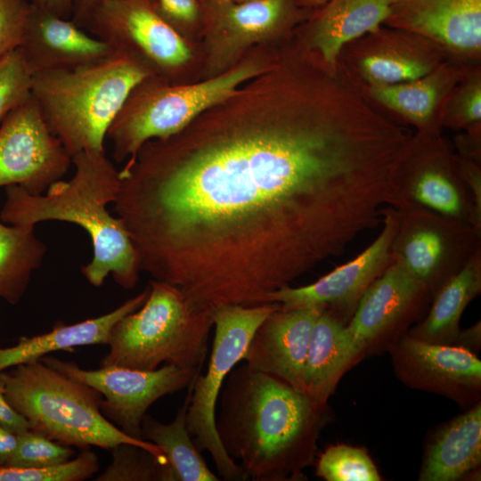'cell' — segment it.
I'll return each instance as SVG.
<instances>
[{
  "mask_svg": "<svg viewBox=\"0 0 481 481\" xmlns=\"http://www.w3.org/2000/svg\"><path fill=\"white\" fill-rule=\"evenodd\" d=\"M269 103L148 141L119 170L140 271L203 311L269 303L391 204L406 137L350 79L288 69Z\"/></svg>",
  "mask_w": 481,
  "mask_h": 481,
  "instance_id": "6da1fadb",
  "label": "cell"
},
{
  "mask_svg": "<svg viewBox=\"0 0 481 481\" xmlns=\"http://www.w3.org/2000/svg\"><path fill=\"white\" fill-rule=\"evenodd\" d=\"M218 399V437L249 479L298 478L312 462L324 405L244 363L228 374Z\"/></svg>",
  "mask_w": 481,
  "mask_h": 481,
  "instance_id": "7a4b0ae2",
  "label": "cell"
},
{
  "mask_svg": "<svg viewBox=\"0 0 481 481\" xmlns=\"http://www.w3.org/2000/svg\"><path fill=\"white\" fill-rule=\"evenodd\" d=\"M71 159L73 176L53 183L42 194L6 186L0 219L14 225L35 226L44 221L79 225L93 245V258L81 268L88 282L101 287L110 274L122 288L133 289L141 272L137 254L122 220L107 208L117 198L119 170L105 151H86Z\"/></svg>",
  "mask_w": 481,
  "mask_h": 481,
  "instance_id": "3957f363",
  "label": "cell"
},
{
  "mask_svg": "<svg viewBox=\"0 0 481 481\" xmlns=\"http://www.w3.org/2000/svg\"><path fill=\"white\" fill-rule=\"evenodd\" d=\"M151 76L141 63L114 52L89 64L34 74L31 96L70 157L105 151L108 130L128 94Z\"/></svg>",
  "mask_w": 481,
  "mask_h": 481,
  "instance_id": "277c9868",
  "label": "cell"
},
{
  "mask_svg": "<svg viewBox=\"0 0 481 481\" xmlns=\"http://www.w3.org/2000/svg\"><path fill=\"white\" fill-rule=\"evenodd\" d=\"M4 395L29 429L62 445L80 450H111L119 444L139 445L167 463L155 444L128 436L102 413V395L40 359L0 372Z\"/></svg>",
  "mask_w": 481,
  "mask_h": 481,
  "instance_id": "5b68a950",
  "label": "cell"
},
{
  "mask_svg": "<svg viewBox=\"0 0 481 481\" xmlns=\"http://www.w3.org/2000/svg\"><path fill=\"white\" fill-rule=\"evenodd\" d=\"M144 303L112 327L100 366L152 371L162 363L201 370L213 314L193 306L175 286L152 280Z\"/></svg>",
  "mask_w": 481,
  "mask_h": 481,
  "instance_id": "8992f818",
  "label": "cell"
},
{
  "mask_svg": "<svg viewBox=\"0 0 481 481\" xmlns=\"http://www.w3.org/2000/svg\"><path fill=\"white\" fill-rule=\"evenodd\" d=\"M261 71L255 64H245L184 86L146 77L132 89L108 130L114 159L130 160L148 141L179 133L206 110L234 96L242 83Z\"/></svg>",
  "mask_w": 481,
  "mask_h": 481,
  "instance_id": "52a82bcc",
  "label": "cell"
},
{
  "mask_svg": "<svg viewBox=\"0 0 481 481\" xmlns=\"http://www.w3.org/2000/svg\"><path fill=\"white\" fill-rule=\"evenodd\" d=\"M280 304L229 305L213 313L215 335L207 371L189 386L190 402L186 427L200 452L210 454L219 477L227 481L247 480L248 476L224 449L216 428V406L222 387L243 355L258 326Z\"/></svg>",
  "mask_w": 481,
  "mask_h": 481,
  "instance_id": "ba28073f",
  "label": "cell"
},
{
  "mask_svg": "<svg viewBox=\"0 0 481 481\" xmlns=\"http://www.w3.org/2000/svg\"><path fill=\"white\" fill-rule=\"evenodd\" d=\"M398 212L393 259L434 296L481 249V232L426 208Z\"/></svg>",
  "mask_w": 481,
  "mask_h": 481,
  "instance_id": "9c48e42d",
  "label": "cell"
},
{
  "mask_svg": "<svg viewBox=\"0 0 481 481\" xmlns=\"http://www.w3.org/2000/svg\"><path fill=\"white\" fill-rule=\"evenodd\" d=\"M391 207L426 208L475 227L473 197L442 134H413L396 174Z\"/></svg>",
  "mask_w": 481,
  "mask_h": 481,
  "instance_id": "30bf717a",
  "label": "cell"
},
{
  "mask_svg": "<svg viewBox=\"0 0 481 481\" xmlns=\"http://www.w3.org/2000/svg\"><path fill=\"white\" fill-rule=\"evenodd\" d=\"M40 360L97 390L102 396V415L126 435L138 440H143L142 422L148 409L162 396L189 387L200 373L198 369L170 364L152 371L114 365L86 370L74 362L51 355Z\"/></svg>",
  "mask_w": 481,
  "mask_h": 481,
  "instance_id": "8fae6325",
  "label": "cell"
},
{
  "mask_svg": "<svg viewBox=\"0 0 481 481\" xmlns=\"http://www.w3.org/2000/svg\"><path fill=\"white\" fill-rule=\"evenodd\" d=\"M83 29L154 76L179 69L191 56L181 34L157 12L154 0H103L91 11Z\"/></svg>",
  "mask_w": 481,
  "mask_h": 481,
  "instance_id": "7c38bea8",
  "label": "cell"
},
{
  "mask_svg": "<svg viewBox=\"0 0 481 481\" xmlns=\"http://www.w3.org/2000/svg\"><path fill=\"white\" fill-rule=\"evenodd\" d=\"M72 159L48 130L31 98L0 126V187L19 185L42 194L68 172Z\"/></svg>",
  "mask_w": 481,
  "mask_h": 481,
  "instance_id": "4fadbf2b",
  "label": "cell"
},
{
  "mask_svg": "<svg viewBox=\"0 0 481 481\" xmlns=\"http://www.w3.org/2000/svg\"><path fill=\"white\" fill-rule=\"evenodd\" d=\"M452 57L428 37L382 25L346 45L339 61L358 86L363 87L417 79Z\"/></svg>",
  "mask_w": 481,
  "mask_h": 481,
  "instance_id": "5bb4252c",
  "label": "cell"
},
{
  "mask_svg": "<svg viewBox=\"0 0 481 481\" xmlns=\"http://www.w3.org/2000/svg\"><path fill=\"white\" fill-rule=\"evenodd\" d=\"M398 221V210L387 207L381 231L364 251L312 284L297 288L287 285L275 290L269 296V303H278L282 309L317 307L339 319L340 314L352 316L363 292L393 260L392 244Z\"/></svg>",
  "mask_w": 481,
  "mask_h": 481,
  "instance_id": "9a60e30c",
  "label": "cell"
},
{
  "mask_svg": "<svg viewBox=\"0 0 481 481\" xmlns=\"http://www.w3.org/2000/svg\"><path fill=\"white\" fill-rule=\"evenodd\" d=\"M384 25L428 37L465 63L480 62L481 0H391Z\"/></svg>",
  "mask_w": 481,
  "mask_h": 481,
  "instance_id": "2e32d148",
  "label": "cell"
},
{
  "mask_svg": "<svg viewBox=\"0 0 481 481\" xmlns=\"http://www.w3.org/2000/svg\"><path fill=\"white\" fill-rule=\"evenodd\" d=\"M398 377L414 388L457 401L469 400L481 387V362L469 349L403 337L393 350Z\"/></svg>",
  "mask_w": 481,
  "mask_h": 481,
  "instance_id": "e0dca14e",
  "label": "cell"
},
{
  "mask_svg": "<svg viewBox=\"0 0 481 481\" xmlns=\"http://www.w3.org/2000/svg\"><path fill=\"white\" fill-rule=\"evenodd\" d=\"M321 308L273 312L256 330L242 362L304 392V369L311 333ZM305 393V392H304Z\"/></svg>",
  "mask_w": 481,
  "mask_h": 481,
  "instance_id": "ac0fdd59",
  "label": "cell"
},
{
  "mask_svg": "<svg viewBox=\"0 0 481 481\" xmlns=\"http://www.w3.org/2000/svg\"><path fill=\"white\" fill-rule=\"evenodd\" d=\"M474 66L449 58L414 80L360 87L369 100L416 128L417 134H442L446 104L457 85Z\"/></svg>",
  "mask_w": 481,
  "mask_h": 481,
  "instance_id": "d6986e66",
  "label": "cell"
},
{
  "mask_svg": "<svg viewBox=\"0 0 481 481\" xmlns=\"http://www.w3.org/2000/svg\"><path fill=\"white\" fill-rule=\"evenodd\" d=\"M19 49L33 75L89 64L114 53L71 20L31 3Z\"/></svg>",
  "mask_w": 481,
  "mask_h": 481,
  "instance_id": "ffe728a7",
  "label": "cell"
},
{
  "mask_svg": "<svg viewBox=\"0 0 481 481\" xmlns=\"http://www.w3.org/2000/svg\"><path fill=\"white\" fill-rule=\"evenodd\" d=\"M428 296L427 289L393 259L363 292L346 325L360 353L405 321Z\"/></svg>",
  "mask_w": 481,
  "mask_h": 481,
  "instance_id": "44dd1931",
  "label": "cell"
},
{
  "mask_svg": "<svg viewBox=\"0 0 481 481\" xmlns=\"http://www.w3.org/2000/svg\"><path fill=\"white\" fill-rule=\"evenodd\" d=\"M204 20L216 38L231 47L268 38L307 19L314 10L299 0H200Z\"/></svg>",
  "mask_w": 481,
  "mask_h": 481,
  "instance_id": "7402d4cb",
  "label": "cell"
},
{
  "mask_svg": "<svg viewBox=\"0 0 481 481\" xmlns=\"http://www.w3.org/2000/svg\"><path fill=\"white\" fill-rule=\"evenodd\" d=\"M391 0H329L307 18V48L336 72L348 43L384 25Z\"/></svg>",
  "mask_w": 481,
  "mask_h": 481,
  "instance_id": "603a6c76",
  "label": "cell"
},
{
  "mask_svg": "<svg viewBox=\"0 0 481 481\" xmlns=\"http://www.w3.org/2000/svg\"><path fill=\"white\" fill-rule=\"evenodd\" d=\"M148 286L137 296L101 316L74 324L59 322L51 331L20 337L12 346L0 348V372L13 366L41 359L55 351H74L77 346L107 345L110 330L123 316L137 310L146 300Z\"/></svg>",
  "mask_w": 481,
  "mask_h": 481,
  "instance_id": "cb8c5ba5",
  "label": "cell"
},
{
  "mask_svg": "<svg viewBox=\"0 0 481 481\" xmlns=\"http://www.w3.org/2000/svg\"><path fill=\"white\" fill-rule=\"evenodd\" d=\"M360 354L346 325L322 311L312 330L304 369V392L324 405L346 366Z\"/></svg>",
  "mask_w": 481,
  "mask_h": 481,
  "instance_id": "d4e9b609",
  "label": "cell"
},
{
  "mask_svg": "<svg viewBox=\"0 0 481 481\" xmlns=\"http://www.w3.org/2000/svg\"><path fill=\"white\" fill-rule=\"evenodd\" d=\"M481 462V406L448 423L425 455L420 480L454 481Z\"/></svg>",
  "mask_w": 481,
  "mask_h": 481,
  "instance_id": "484cf974",
  "label": "cell"
},
{
  "mask_svg": "<svg viewBox=\"0 0 481 481\" xmlns=\"http://www.w3.org/2000/svg\"><path fill=\"white\" fill-rule=\"evenodd\" d=\"M480 291L481 249L434 294L428 316L410 336L428 343L454 346L461 317Z\"/></svg>",
  "mask_w": 481,
  "mask_h": 481,
  "instance_id": "4316f807",
  "label": "cell"
},
{
  "mask_svg": "<svg viewBox=\"0 0 481 481\" xmlns=\"http://www.w3.org/2000/svg\"><path fill=\"white\" fill-rule=\"evenodd\" d=\"M190 390L175 419L161 423L145 414L142 422L143 439L157 444L167 460L169 481H218L206 464L186 427Z\"/></svg>",
  "mask_w": 481,
  "mask_h": 481,
  "instance_id": "83f0119b",
  "label": "cell"
},
{
  "mask_svg": "<svg viewBox=\"0 0 481 481\" xmlns=\"http://www.w3.org/2000/svg\"><path fill=\"white\" fill-rule=\"evenodd\" d=\"M46 250L35 226L5 225L0 221V298L12 305L20 302Z\"/></svg>",
  "mask_w": 481,
  "mask_h": 481,
  "instance_id": "f1b7e54d",
  "label": "cell"
},
{
  "mask_svg": "<svg viewBox=\"0 0 481 481\" xmlns=\"http://www.w3.org/2000/svg\"><path fill=\"white\" fill-rule=\"evenodd\" d=\"M112 460L95 481H169L167 463L133 444H119L111 450Z\"/></svg>",
  "mask_w": 481,
  "mask_h": 481,
  "instance_id": "f546056e",
  "label": "cell"
},
{
  "mask_svg": "<svg viewBox=\"0 0 481 481\" xmlns=\"http://www.w3.org/2000/svg\"><path fill=\"white\" fill-rule=\"evenodd\" d=\"M316 475L327 481H379L377 468L362 449L336 444L319 457Z\"/></svg>",
  "mask_w": 481,
  "mask_h": 481,
  "instance_id": "4dcf8cb0",
  "label": "cell"
},
{
  "mask_svg": "<svg viewBox=\"0 0 481 481\" xmlns=\"http://www.w3.org/2000/svg\"><path fill=\"white\" fill-rule=\"evenodd\" d=\"M100 469L97 455L89 449L60 464L40 468L0 465V481H84Z\"/></svg>",
  "mask_w": 481,
  "mask_h": 481,
  "instance_id": "1f68e13d",
  "label": "cell"
},
{
  "mask_svg": "<svg viewBox=\"0 0 481 481\" xmlns=\"http://www.w3.org/2000/svg\"><path fill=\"white\" fill-rule=\"evenodd\" d=\"M443 127L469 130L481 126V69H470L452 92L444 113Z\"/></svg>",
  "mask_w": 481,
  "mask_h": 481,
  "instance_id": "d6a6232c",
  "label": "cell"
},
{
  "mask_svg": "<svg viewBox=\"0 0 481 481\" xmlns=\"http://www.w3.org/2000/svg\"><path fill=\"white\" fill-rule=\"evenodd\" d=\"M32 77L19 48L0 58V124L31 98Z\"/></svg>",
  "mask_w": 481,
  "mask_h": 481,
  "instance_id": "836d02e7",
  "label": "cell"
},
{
  "mask_svg": "<svg viewBox=\"0 0 481 481\" xmlns=\"http://www.w3.org/2000/svg\"><path fill=\"white\" fill-rule=\"evenodd\" d=\"M76 455L70 446L58 444L30 429L18 435L17 447L5 466L40 468L63 463Z\"/></svg>",
  "mask_w": 481,
  "mask_h": 481,
  "instance_id": "e575fe53",
  "label": "cell"
},
{
  "mask_svg": "<svg viewBox=\"0 0 481 481\" xmlns=\"http://www.w3.org/2000/svg\"><path fill=\"white\" fill-rule=\"evenodd\" d=\"M29 10L27 0H0V58L21 45Z\"/></svg>",
  "mask_w": 481,
  "mask_h": 481,
  "instance_id": "d590c367",
  "label": "cell"
},
{
  "mask_svg": "<svg viewBox=\"0 0 481 481\" xmlns=\"http://www.w3.org/2000/svg\"><path fill=\"white\" fill-rule=\"evenodd\" d=\"M159 16L177 32L179 28L189 27L204 19L200 0H154Z\"/></svg>",
  "mask_w": 481,
  "mask_h": 481,
  "instance_id": "8d00e7d4",
  "label": "cell"
},
{
  "mask_svg": "<svg viewBox=\"0 0 481 481\" xmlns=\"http://www.w3.org/2000/svg\"><path fill=\"white\" fill-rule=\"evenodd\" d=\"M458 157L463 180L469 187L474 200L475 227L481 232V168L480 163Z\"/></svg>",
  "mask_w": 481,
  "mask_h": 481,
  "instance_id": "74e56055",
  "label": "cell"
},
{
  "mask_svg": "<svg viewBox=\"0 0 481 481\" xmlns=\"http://www.w3.org/2000/svg\"><path fill=\"white\" fill-rule=\"evenodd\" d=\"M0 425L19 435L29 429L28 420L7 401L0 379Z\"/></svg>",
  "mask_w": 481,
  "mask_h": 481,
  "instance_id": "f35d334b",
  "label": "cell"
},
{
  "mask_svg": "<svg viewBox=\"0 0 481 481\" xmlns=\"http://www.w3.org/2000/svg\"><path fill=\"white\" fill-rule=\"evenodd\" d=\"M29 2L60 17L71 18L73 0H30Z\"/></svg>",
  "mask_w": 481,
  "mask_h": 481,
  "instance_id": "ab89813d",
  "label": "cell"
},
{
  "mask_svg": "<svg viewBox=\"0 0 481 481\" xmlns=\"http://www.w3.org/2000/svg\"><path fill=\"white\" fill-rule=\"evenodd\" d=\"M18 444V435L0 425V465H6Z\"/></svg>",
  "mask_w": 481,
  "mask_h": 481,
  "instance_id": "60d3db41",
  "label": "cell"
},
{
  "mask_svg": "<svg viewBox=\"0 0 481 481\" xmlns=\"http://www.w3.org/2000/svg\"><path fill=\"white\" fill-rule=\"evenodd\" d=\"M103 0H73L70 20L78 27L83 26L91 11Z\"/></svg>",
  "mask_w": 481,
  "mask_h": 481,
  "instance_id": "b9f144b4",
  "label": "cell"
},
{
  "mask_svg": "<svg viewBox=\"0 0 481 481\" xmlns=\"http://www.w3.org/2000/svg\"><path fill=\"white\" fill-rule=\"evenodd\" d=\"M328 1L329 0H299V3L305 8L315 10L326 4Z\"/></svg>",
  "mask_w": 481,
  "mask_h": 481,
  "instance_id": "7bdbcfd3",
  "label": "cell"
},
{
  "mask_svg": "<svg viewBox=\"0 0 481 481\" xmlns=\"http://www.w3.org/2000/svg\"><path fill=\"white\" fill-rule=\"evenodd\" d=\"M230 1H234V2H242V1H247V0H230Z\"/></svg>",
  "mask_w": 481,
  "mask_h": 481,
  "instance_id": "ee69618b",
  "label": "cell"
}]
</instances>
